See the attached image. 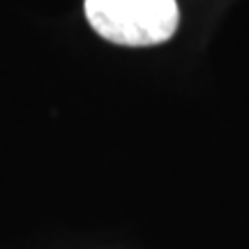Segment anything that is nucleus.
I'll use <instances>...</instances> for the list:
<instances>
[{
	"label": "nucleus",
	"mask_w": 249,
	"mask_h": 249,
	"mask_svg": "<svg viewBox=\"0 0 249 249\" xmlns=\"http://www.w3.org/2000/svg\"><path fill=\"white\" fill-rule=\"evenodd\" d=\"M86 18L99 37L120 46H155L176 35V0H86Z\"/></svg>",
	"instance_id": "1"
}]
</instances>
